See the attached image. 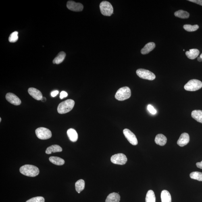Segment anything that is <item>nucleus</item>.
Returning <instances> with one entry per match:
<instances>
[{
	"instance_id": "f257e3e1",
	"label": "nucleus",
	"mask_w": 202,
	"mask_h": 202,
	"mask_svg": "<svg viewBox=\"0 0 202 202\" xmlns=\"http://www.w3.org/2000/svg\"><path fill=\"white\" fill-rule=\"evenodd\" d=\"M21 174L28 177H34L38 176L39 173V168L32 165H25L20 167Z\"/></svg>"
},
{
	"instance_id": "f03ea898",
	"label": "nucleus",
	"mask_w": 202,
	"mask_h": 202,
	"mask_svg": "<svg viewBox=\"0 0 202 202\" xmlns=\"http://www.w3.org/2000/svg\"><path fill=\"white\" fill-rule=\"evenodd\" d=\"M74 100L68 99L59 104L57 107L58 112L60 114H65L69 112L73 109L75 105Z\"/></svg>"
},
{
	"instance_id": "7ed1b4c3",
	"label": "nucleus",
	"mask_w": 202,
	"mask_h": 202,
	"mask_svg": "<svg viewBox=\"0 0 202 202\" xmlns=\"http://www.w3.org/2000/svg\"><path fill=\"white\" fill-rule=\"evenodd\" d=\"M131 96V91L128 86H124L119 89L115 95V99L119 101H124L128 99Z\"/></svg>"
},
{
	"instance_id": "20e7f679",
	"label": "nucleus",
	"mask_w": 202,
	"mask_h": 202,
	"mask_svg": "<svg viewBox=\"0 0 202 202\" xmlns=\"http://www.w3.org/2000/svg\"><path fill=\"white\" fill-rule=\"evenodd\" d=\"M100 8L102 14L106 16H110L113 14V9L112 5L107 1L101 2L100 5Z\"/></svg>"
},
{
	"instance_id": "39448f33",
	"label": "nucleus",
	"mask_w": 202,
	"mask_h": 202,
	"mask_svg": "<svg viewBox=\"0 0 202 202\" xmlns=\"http://www.w3.org/2000/svg\"><path fill=\"white\" fill-rule=\"evenodd\" d=\"M202 87V82L199 80H192L188 82L184 86L186 91H194L199 90Z\"/></svg>"
},
{
	"instance_id": "423d86ee",
	"label": "nucleus",
	"mask_w": 202,
	"mask_h": 202,
	"mask_svg": "<svg viewBox=\"0 0 202 202\" xmlns=\"http://www.w3.org/2000/svg\"><path fill=\"white\" fill-rule=\"evenodd\" d=\"M35 133L37 137L41 140L49 139L52 137L51 131L44 127H39L36 129Z\"/></svg>"
},
{
	"instance_id": "0eeeda50",
	"label": "nucleus",
	"mask_w": 202,
	"mask_h": 202,
	"mask_svg": "<svg viewBox=\"0 0 202 202\" xmlns=\"http://www.w3.org/2000/svg\"><path fill=\"white\" fill-rule=\"evenodd\" d=\"M136 74L140 78L143 79L153 80L156 78V76L153 73L145 69H137L136 71Z\"/></svg>"
},
{
	"instance_id": "6e6552de",
	"label": "nucleus",
	"mask_w": 202,
	"mask_h": 202,
	"mask_svg": "<svg viewBox=\"0 0 202 202\" xmlns=\"http://www.w3.org/2000/svg\"><path fill=\"white\" fill-rule=\"evenodd\" d=\"M111 163L114 164L123 165L127 161V158L126 155L122 153H119L113 155L111 158Z\"/></svg>"
},
{
	"instance_id": "1a4fd4ad",
	"label": "nucleus",
	"mask_w": 202,
	"mask_h": 202,
	"mask_svg": "<svg viewBox=\"0 0 202 202\" xmlns=\"http://www.w3.org/2000/svg\"><path fill=\"white\" fill-rule=\"evenodd\" d=\"M123 133L128 141L132 145L135 146L137 145L138 141L135 135L130 130L125 129L123 130Z\"/></svg>"
},
{
	"instance_id": "9d476101",
	"label": "nucleus",
	"mask_w": 202,
	"mask_h": 202,
	"mask_svg": "<svg viewBox=\"0 0 202 202\" xmlns=\"http://www.w3.org/2000/svg\"><path fill=\"white\" fill-rule=\"evenodd\" d=\"M67 7L69 10L75 12H80L84 8V6L82 4L76 3L72 1H69L67 2Z\"/></svg>"
},
{
	"instance_id": "9b49d317",
	"label": "nucleus",
	"mask_w": 202,
	"mask_h": 202,
	"mask_svg": "<svg viewBox=\"0 0 202 202\" xmlns=\"http://www.w3.org/2000/svg\"><path fill=\"white\" fill-rule=\"evenodd\" d=\"M5 97L7 101L13 105L18 106L20 105L22 103L20 99L14 94L7 93Z\"/></svg>"
},
{
	"instance_id": "f8f14e48",
	"label": "nucleus",
	"mask_w": 202,
	"mask_h": 202,
	"mask_svg": "<svg viewBox=\"0 0 202 202\" xmlns=\"http://www.w3.org/2000/svg\"><path fill=\"white\" fill-rule=\"evenodd\" d=\"M190 138L189 135L186 132L182 133L181 135L179 138L177 144L180 147H183L187 145L189 142Z\"/></svg>"
},
{
	"instance_id": "ddd939ff",
	"label": "nucleus",
	"mask_w": 202,
	"mask_h": 202,
	"mask_svg": "<svg viewBox=\"0 0 202 202\" xmlns=\"http://www.w3.org/2000/svg\"><path fill=\"white\" fill-rule=\"evenodd\" d=\"M28 91L33 98L37 101H41L43 97L41 92L35 88H28Z\"/></svg>"
},
{
	"instance_id": "4468645a",
	"label": "nucleus",
	"mask_w": 202,
	"mask_h": 202,
	"mask_svg": "<svg viewBox=\"0 0 202 202\" xmlns=\"http://www.w3.org/2000/svg\"><path fill=\"white\" fill-rule=\"evenodd\" d=\"M67 135L69 140L72 142H76L78 139V134L76 131L73 128L69 129L67 131Z\"/></svg>"
},
{
	"instance_id": "2eb2a0df",
	"label": "nucleus",
	"mask_w": 202,
	"mask_h": 202,
	"mask_svg": "<svg viewBox=\"0 0 202 202\" xmlns=\"http://www.w3.org/2000/svg\"><path fill=\"white\" fill-rule=\"evenodd\" d=\"M155 47V44L154 42H149L146 44L145 47L141 49V53L142 54H147L153 51Z\"/></svg>"
},
{
	"instance_id": "dca6fc26",
	"label": "nucleus",
	"mask_w": 202,
	"mask_h": 202,
	"mask_svg": "<svg viewBox=\"0 0 202 202\" xmlns=\"http://www.w3.org/2000/svg\"><path fill=\"white\" fill-rule=\"evenodd\" d=\"M155 141V143L159 146H163L166 144L167 138L163 134H158L156 136Z\"/></svg>"
},
{
	"instance_id": "f3484780",
	"label": "nucleus",
	"mask_w": 202,
	"mask_h": 202,
	"mask_svg": "<svg viewBox=\"0 0 202 202\" xmlns=\"http://www.w3.org/2000/svg\"><path fill=\"white\" fill-rule=\"evenodd\" d=\"M120 196L118 193L113 192L108 195L105 202H120Z\"/></svg>"
},
{
	"instance_id": "a211bd4d",
	"label": "nucleus",
	"mask_w": 202,
	"mask_h": 202,
	"mask_svg": "<svg viewBox=\"0 0 202 202\" xmlns=\"http://www.w3.org/2000/svg\"><path fill=\"white\" fill-rule=\"evenodd\" d=\"M62 151V149L58 145H53L48 147L46 150L45 153L47 154H50L52 153H59Z\"/></svg>"
},
{
	"instance_id": "6ab92c4d",
	"label": "nucleus",
	"mask_w": 202,
	"mask_h": 202,
	"mask_svg": "<svg viewBox=\"0 0 202 202\" xmlns=\"http://www.w3.org/2000/svg\"><path fill=\"white\" fill-rule=\"evenodd\" d=\"M199 51L197 49H190L189 51H186V55L188 59L193 60L197 58L199 55Z\"/></svg>"
},
{
	"instance_id": "aec40b11",
	"label": "nucleus",
	"mask_w": 202,
	"mask_h": 202,
	"mask_svg": "<svg viewBox=\"0 0 202 202\" xmlns=\"http://www.w3.org/2000/svg\"><path fill=\"white\" fill-rule=\"evenodd\" d=\"M162 202H172V198L170 193L167 190H163L161 193Z\"/></svg>"
},
{
	"instance_id": "412c9836",
	"label": "nucleus",
	"mask_w": 202,
	"mask_h": 202,
	"mask_svg": "<svg viewBox=\"0 0 202 202\" xmlns=\"http://www.w3.org/2000/svg\"><path fill=\"white\" fill-rule=\"evenodd\" d=\"M66 55V54L64 52H60L57 55V56L54 59L53 63L55 64H60L64 60Z\"/></svg>"
},
{
	"instance_id": "4be33fe9",
	"label": "nucleus",
	"mask_w": 202,
	"mask_h": 202,
	"mask_svg": "<svg viewBox=\"0 0 202 202\" xmlns=\"http://www.w3.org/2000/svg\"><path fill=\"white\" fill-rule=\"evenodd\" d=\"M191 116L197 122L202 123V111H193L192 112Z\"/></svg>"
},
{
	"instance_id": "5701e85b",
	"label": "nucleus",
	"mask_w": 202,
	"mask_h": 202,
	"mask_svg": "<svg viewBox=\"0 0 202 202\" xmlns=\"http://www.w3.org/2000/svg\"><path fill=\"white\" fill-rule=\"evenodd\" d=\"M49 160L53 164L57 165H62L64 164L65 163V161L64 159L59 157H50Z\"/></svg>"
},
{
	"instance_id": "b1692460",
	"label": "nucleus",
	"mask_w": 202,
	"mask_h": 202,
	"mask_svg": "<svg viewBox=\"0 0 202 202\" xmlns=\"http://www.w3.org/2000/svg\"><path fill=\"white\" fill-rule=\"evenodd\" d=\"M146 202H155L156 198L154 192L153 190H149L146 197Z\"/></svg>"
},
{
	"instance_id": "393cba45",
	"label": "nucleus",
	"mask_w": 202,
	"mask_h": 202,
	"mask_svg": "<svg viewBox=\"0 0 202 202\" xmlns=\"http://www.w3.org/2000/svg\"><path fill=\"white\" fill-rule=\"evenodd\" d=\"M174 15L181 18L186 19L189 17V14L187 11L180 10L174 13Z\"/></svg>"
},
{
	"instance_id": "a878e982",
	"label": "nucleus",
	"mask_w": 202,
	"mask_h": 202,
	"mask_svg": "<svg viewBox=\"0 0 202 202\" xmlns=\"http://www.w3.org/2000/svg\"><path fill=\"white\" fill-rule=\"evenodd\" d=\"M85 186V182L84 180L80 179L78 180L75 183V189L78 192H81L84 189Z\"/></svg>"
},
{
	"instance_id": "bb28decb",
	"label": "nucleus",
	"mask_w": 202,
	"mask_h": 202,
	"mask_svg": "<svg viewBox=\"0 0 202 202\" xmlns=\"http://www.w3.org/2000/svg\"><path fill=\"white\" fill-rule=\"evenodd\" d=\"M190 177L193 179L202 181V173L198 172H193L190 174Z\"/></svg>"
},
{
	"instance_id": "cd10ccee",
	"label": "nucleus",
	"mask_w": 202,
	"mask_h": 202,
	"mask_svg": "<svg viewBox=\"0 0 202 202\" xmlns=\"http://www.w3.org/2000/svg\"><path fill=\"white\" fill-rule=\"evenodd\" d=\"M183 28L184 30L188 32H192L197 30L199 28V26L198 25L192 26L190 24H185L184 25Z\"/></svg>"
},
{
	"instance_id": "c85d7f7f",
	"label": "nucleus",
	"mask_w": 202,
	"mask_h": 202,
	"mask_svg": "<svg viewBox=\"0 0 202 202\" xmlns=\"http://www.w3.org/2000/svg\"><path fill=\"white\" fill-rule=\"evenodd\" d=\"M18 32L15 31L11 34L9 38V41L11 43H14L18 40Z\"/></svg>"
},
{
	"instance_id": "c756f323",
	"label": "nucleus",
	"mask_w": 202,
	"mask_h": 202,
	"mask_svg": "<svg viewBox=\"0 0 202 202\" xmlns=\"http://www.w3.org/2000/svg\"><path fill=\"white\" fill-rule=\"evenodd\" d=\"M26 202H45V199L42 197H37L32 198Z\"/></svg>"
},
{
	"instance_id": "7c9ffc66",
	"label": "nucleus",
	"mask_w": 202,
	"mask_h": 202,
	"mask_svg": "<svg viewBox=\"0 0 202 202\" xmlns=\"http://www.w3.org/2000/svg\"><path fill=\"white\" fill-rule=\"evenodd\" d=\"M148 111H149L150 113L153 115H155L157 113V111L153 106L151 105H149L147 107Z\"/></svg>"
},
{
	"instance_id": "2f4dec72",
	"label": "nucleus",
	"mask_w": 202,
	"mask_h": 202,
	"mask_svg": "<svg viewBox=\"0 0 202 202\" xmlns=\"http://www.w3.org/2000/svg\"><path fill=\"white\" fill-rule=\"evenodd\" d=\"M68 96V94L66 91H62L61 92L60 97L61 99H63L65 98H66Z\"/></svg>"
},
{
	"instance_id": "473e14b6",
	"label": "nucleus",
	"mask_w": 202,
	"mask_h": 202,
	"mask_svg": "<svg viewBox=\"0 0 202 202\" xmlns=\"http://www.w3.org/2000/svg\"><path fill=\"white\" fill-rule=\"evenodd\" d=\"M189 1L195 3L198 5L202 6V0H189Z\"/></svg>"
},
{
	"instance_id": "72a5a7b5",
	"label": "nucleus",
	"mask_w": 202,
	"mask_h": 202,
	"mask_svg": "<svg viewBox=\"0 0 202 202\" xmlns=\"http://www.w3.org/2000/svg\"><path fill=\"white\" fill-rule=\"evenodd\" d=\"M59 93V92L57 90L52 92L51 93V96L52 97H55L57 95V94Z\"/></svg>"
},
{
	"instance_id": "f704fd0d",
	"label": "nucleus",
	"mask_w": 202,
	"mask_h": 202,
	"mask_svg": "<svg viewBox=\"0 0 202 202\" xmlns=\"http://www.w3.org/2000/svg\"><path fill=\"white\" fill-rule=\"evenodd\" d=\"M196 165L198 168L202 169V161L201 162H198L196 163Z\"/></svg>"
},
{
	"instance_id": "c9c22d12",
	"label": "nucleus",
	"mask_w": 202,
	"mask_h": 202,
	"mask_svg": "<svg viewBox=\"0 0 202 202\" xmlns=\"http://www.w3.org/2000/svg\"><path fill=\"white\" fill-rule=\"evenodd\" d=\"M41 101L42 102H45L46 101H47V99H46V98L45 97H42Z\"/></svg>"
},
{
	"instance_id": "e433bc0d",
	"label": "nucleus",
	"mask_w": 202,
	"mask_h": 202,
	"mask_svg": "<svg viewBox=\"0 0 202 202\" xmlns=\"http://www.w3.org/2000/svg\"><path fill=\"white\" fill-rule=\"evenodd\" d=\"M197 60L198 61H199V62H201L202 61V59L200 57L198 58Z\"/></svg>"
},
{
	"instance_id": "4c0bfd02",
	"label": "nucleus",
	"mask_w": 202,
	"mask_h": 202,
	"mask_svg": "<svg viewBox=\"0 0 202 202\" xmlns=\"http://www.w3.org/2000/svg\"><path fill=\"white\" fill-rule=\"evenodd\" d=\"M200 57L201 59H202V53L201 54L200 56Z\"/></svg>"
},
{
	"instance_id": "58836bf2",
	"label": "nucleus",
	"mask_w": 202,
	"mask_h": 202,
	"mask_svg": "<svg viewBox=\"0 0 202 202\" xmlns=\"http://www.w3.org/2000/svg\"><path fill=\"white\" fill-rule=\"evenodd\" d=\"M2 119L1 118H0V122H1Z\"/></svg>"
}]
</instances>
